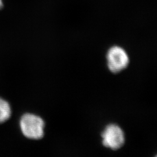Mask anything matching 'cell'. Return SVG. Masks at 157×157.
<instances>
[{
	"mask_svg": "<svg viewBox=\"0 0 157 157\" xmlns=\"http://www.w3.org/2000/svg\"><path fill=\"white\" fill-rule=\"evenodd\" d=\"M23 134L31 139H40L44 136V122L39 116L32 113L23 115L20 121Z\"/></svg>",
	"mask_w": 157,
	"mask_h": 157,
	"instance_id": "obj_1",
	"label": "cell"
},
{
	"mask_svg": "<svg viewBox=\"0 0 157 157\" xmlns=\"http://www.w3.org/2000/svg\"><path fill=\"white\" fill-rule=\"evenodd\" d=\"M101 137L102 144L112 150L121 148L125 141L124 131L116 124L107 125L102 132Z\"/></svg>",
	"mask_w": 157,
	"mask_h": 157,
	"instance_id": "obj_2",
	"label": "cell"
},
{
	"mask_svg": "<svg viewBox=\"0 0 157 157\" xmlns=\"http://www.w3.org/2000/svg\"><path fill=\"white\" fill-rule=\"evenodd\" d=\"M107 61L109 70L112 73H119L128 66L129 56L122 47L113 46L107 52Z\"/></svg>",
	"mask_w": 157,
	"mask_h": 157,
	"instance_id": "obj_3",
	"label": "cell"
},
{
	"mask_svg": "<svg viewBox=\"0 0 157 157\" xmlns=\"http://www.w3.org/2000/svg\"><path fill=\"white\" fill-rule=\"evenodd\" d=\"M11 115L10 104L6 100L0 98V124L7 121Z\"/></svg>",
	"mask_w": 157,
	"mask_h": 157,
	"instance_id": "obj_4",
	"label": "cell"
},
{
	"mask_svg": "<svg viewBox=\"0 0 157 157\" xmlns=\"http://www.w3.org/2000/svg\"><path fill=\"white\" fill-rule=\"evenodd\" d=\"M4 7V2L3 0H0V10H2Z\"/></svg>",
	"mask_w": 157,
	"mask_h": 157,
	"instance_id": "obj_5",
	"label": "cell"
}]
</instances>
